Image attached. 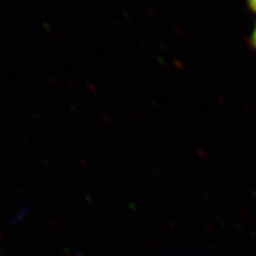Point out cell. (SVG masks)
Instances as JSON below:
<instances>
[{"label":"cell","mask_w":256,"mask_h":256,"mask_svg":"<svg viewBox=\"0 0 256 256\" xmlns=\"http://www.w3.org/2000/svg\"><path fill=\"white\" fill-rule=\"evenodd\" d=\"M250 43H252V46H254L255 49H256V25H255L254 30H252V36H250Z\"/></svg>","instance_id":"obj_1"},{"label":"cell","mask_w":256,"mask_h":256,"mask_svg":"<svg viewBox=\"0 0 256 256\" xmlns=\"http://www.w3.org/2000/svg\"><path fill=\"white\" fill-rule=\"evenodd\" d=\"M247 4L249 6V8L256 14V0H247Z\"/></svg>","instance_id":"obj_2"}]
</instances>
